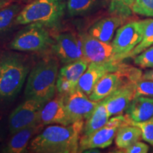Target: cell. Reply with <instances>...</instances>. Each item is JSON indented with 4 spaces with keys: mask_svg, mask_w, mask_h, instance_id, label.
I'll return each instance as SVG.
<instances>
[{
    "mask_svg": "<svg viewBox=\"0 0 153 153\" xmlns=\"http://www.w3.org/2000/svg\"><path fill=\"white\" fill-rule=\"evenodd\" d=\"M84 125V121H78L68 126H48L31 139L28 150L35 153L79 152Z\"/></svg>",
    "mask_w": 153,
    "mask_h": 153,
    "instance_id": "6da1fadb",
    "label": "cell"
},
{
    "mask_svg": "<svg viewBox=\"0 0 153 153\" xmlns=\"http://www.w3.org/2000/svg\"><path fill=\"white\" fill-rule=\"evenodd\" d=\"M30 71L26 56L14 51H0V105L14 100Z\"/></svg>",
    "mask_w": 153,
    "mask_h": 153,
    "instance_id": "7a4b0ae2",
    "label": "cell"
},
{
    "mask_svg": "<svg viewBox=\"0 0 153 153\" xmlns=\"http://www.w3.org/2000/svg\"><path fill=\"white\" fill-rule=\"evenodd\" d=\"M57 57L48 56L37 62L28 75L25 89L26 99H35L47 103L54 97L58 75Z\"/></svg>",
    "mask_w": 153,
    "mask_h": 153,
    "instance_id": "3957f363",
    "label": "cell"
},
{
    "mask_svg": "<svg viewBox=\"0 0 153 153\" xmlns=\"http://www.w3.org/2000/svg\"><path fill=\"white\" fill-rule=\"evenodd\" d=\"M66 0H34L17 15L16 24L39 23L48 29H59L66 13Z\"/></svg>",
    "mask_w": 153,
    "mask_h": 153,
    "instance_id": "277c9868",
    "label": "cell"
},
{
    "mask_svg": "<svg viewBox=\"0 0 153 153\" xmlns=\"http://www.w3.org/2000/svg\"><path fill=\"white\" fill-rule=\"evenodd\" d=\"M48 28L39 23H31L22 28L9 44V49L19 52H43L52 48L54 39Z\"/></svg>",
    "mask_w": 153,
    "mask_h": 153,
    "instance_id": "5b68a950",
    "label": "cell"
},
{
    "mask_svg": "<svg viewBox=\"0 0 153 153\" xmlns=\"http://www.w3.org/2000/svg\"><path fill=\"white\" fill-rule=\"evenodd\" d=\"M143 32V20L133 21L120 26L111 42L115 60L121 62L125 60L127 55L142 41Z\"/></svg>",
    "mask_w": 153,
    "mask_h": 153,
    "instance_id": "8992f818",
    "label": "cell"
},
{
    "mask_svg": "<svg viewBox=\"0 0 153 153\" xmlns=\"http://www.w3.org/2000/svg\"><path fill=\"white\" fill-rule=\"evenodd\" d=\"M130 123L131 120L123 115L119 114L110 118L106 125L87 136H82L79 140V152L90 149L106 148L112 144L120 126Z\"/></svg>",
    "mask_w": 153,
    "mask_h": 153,
    "instance_id": "52a82bcc",
    "label": "cell"
},
{
    "mask_svg": "<svg viewBox=\"0 0 153 153\" xmlns=\"http://www.w3.org/2000/svg\"><path fill=\"white\" fill-rule=\"evenodd\" d=\"M51 48L63 64L85 60L80 35L76 36L72 32H65L55 36Z\"/></svg>",
    "mask_w": 153,
    "mask_h": 153,
    "instance_id": "ba28073f",
    "label": "cell"
},
{
    "mask_svg": "<svg viewBox=\"0 0 153 153\" xmlns=\"http://www.w3.org/2000/svg\"><path fill=\"white\" fill-rule=\"evenodd\" d=\"M45 104L35 99H26L17 106L9 117V127L11 135L39 122L40 113Z\"/></svg>",
    "mask_w": 153,
    "mask_h": 153,
    "instance_id": "9c48e42d",
    "label": "cell"
},
{
    "mask_svg": "<svg viewBox=\"0 0 153 153\" xmlns=\"http://www.w3.org/2000/svg\"><path fill=\"white\" fill-rule=\"evenodd\" d=\"M63 97L72 123L87 120L99 103L91 101L77 87L72 93Z\"/></svg>",
    "mask_w": 153,
    "mask_h": 153,
    "instance_id": "30bf717a",
    "label": "cell"
},
{
    "mask_svg": "<svg viewBox=\"0 0 153 153\" xmlns=\"http://www.w3.org/2000/svg\"><path fill=\"white\" fill-rule=\"evenodd\" d=\"M88 65V61L83 59L68 63L61 68L56 82L58 94L65 97L75 90L80 77L86 71Z\"/></svg>",
    "mask_w": 153,
    "mask_h": 153,
    "instance_id": "8fae6325",
    "label": "cell"
},
{
    "mask_svg": "<svg viewBox=\"0 0 153 153\" xmlns=\"http://www.w3.org/2000/svg\"><path fill=\"white\" fill-rule=\"evenodd\" d=\"M123 64L118 61H109L103 63H89L86 71L78 82L77 88L89 97L96 84L108 72L119 70Z\"/></svg>",
    "mask_w": 153,
    "mask_h": 153,
    "instance_id": "7c38bea8",
    "label": "cell"
},
{
    "mask_svg": "<svg viewBox=\"0 0 153 153\" xmlns=\"http://www.w3.org/2000/svg\"><path fill=\"white\" fill-rule=\"evenodd\" d=\"M85 58L88 62L103 63L116 61L111 43L102 42L88 33L80 34Z\"/></svg>",
    "mask_w": 153,
    "mask_h": 153,
    "instance_id": "4fadbf2b",
    "label": "cell"
},
{
    "mask_svg": "<svg viewBox=\"0 0 153 153\" xmlns=\"http://www.w3.org/2000/svg\"><path fill=\"white\" fill-rule=\"evenodd\" d=\"M135 82L128 80L109 96L103 99L110 116H117L126 110L135 97Z\"/></svg>",
    "mask_w": 153,
    "mask_h": 153,
    "instance_id": "5bb4252c",
    "label": "cell"
},
{
    "mask_svg": "<svg viewBox=\"0 0 153 153\" xmlns=\"http://www.w3.org/2000/svg\"><path fill=\"white\" fill-rule=\"evenodd\" d=\"M39 122L43 126L51 124L68 126L71 120L64 103V97L57 94L44 104L40 113Z\"/></svg>",
    "mask_w": 153,
    "mask_h": 153,
    "instance_id": "9a60e30c",
    "label": "cell"
},
{
    "mask_svg": "<svg viewBox=\"0 0 153 153\" xmlns=\"http://www.w3.org/2000/svg\"><path fill=\"white\" fill-rule=\"evenodd\" d=\"M125 19L111 15L96 22L88 30V33L99 41L111 43L114 34L120 26L123 25Z\"/></svg>",
    "mask_w": 153,
    "mask_h": 153,
    "instance_id": "2e32d148",
    "label": "cell"
},
{
    "mask_svg": "<svg viewBox=\"0 0 153 153\" xmlns=\"http://www.w3.org/2000/svg\"><path fill=\"white\" fill-rule=\"evenodd\" d=\"M43 125L40 122L32 124L16 132L2 150L5 153H23L28 152V146L31 137L41 131Z\"/></svg>",
    "mask_w": 153,
    "mask_h": 153,
    "instance_id": "e0dca14e",
    "label": "cell"
},
{
    "mask_svg": "<svg viewBox=\"0 0 153 153\" xmlns=\"http://www.w3.org/2000/svg\"><path fill=\"white\" fill-rule=\"evenodd\" d=\"M131 122L146 121L153 117V98L146 96L135 97L126 110Z\"/></svg>",
    "mask_w": 153,
    "mask_h": 153,
    "instance_id": "ac0fdd59",
    "label": "cell"
},
{
    "mask_svg": "<svg viewBox=\"0 0 153 153\" xmlns=\"http://www.w3.org/2000/svg\"><path fill=\"white\" fill-rule=\"evenodd\" d=\"M109 4V0H67L66 13L70 17L90 16Z\"/></svg>",
    "mask_w": 153,
    "mask_h": 153,
    "instance_id": "d6986e66",
    "label": "cell"
},
{
    "mask_svg": "<svg viewBox=\"0 0 153 153\" xmlns=\"http://www.w3.org/2000/svg\"><path fill=\"white\" fill-rule=\"evenodd\" d=\"M111 118L106 106L101 100L84 125L82 136H87L94 133L108 123Z\"/></svg>",
    "mask_w": 153,
    "mask_h": 153,
    "instance_id": "ffe728a7",
    "label": "cell"
},
{
    "mask_svg": "<svg viewBox=\"0 0 153 153\" xmlns=\"http://www.w3.org/2000/svg\"><path fill=\"white\" fill-rule=\"evenodd\" d=\"M142 137V131L136 126L128 123L120 126L115 137L116 146L121 150H125Z\"/></svg>",
    "mask_w": 153,
    "mask_h": 153,
    "instance_id": "44dd1931",
    "label": "cell"
},
{
    "mask_svg": "<svg viewBox=\"0 0 153 153\" xmlns=\"http://www.w3.org/2000/svg\"><path fill=\"white\" fill-rule=\"evenodd\" d=\"M24 4L12 2L0 10V37L9 31L16 24V18Z\"/></svg>",
    "mask_w": 153,
    "mask_h": 153,
    "instance_id": "7402d4cb",
    "label": "cell"
},
{
    "mask_svg": "<svg viewBox=\"0 0 153 153\" xmlns=\"http://www.w3.org/2000/svg\"><path fill=\"white\" fill-rule=\"evenodd\" d=\"M143 21L144 25V32L142 41L131 53L127 55L126 59L128 57L136 56L153 45V19H145Z\"/></svg>",
    "mask_w": 153,
    "mask_h": 153,
    "instance_id": "603a6c76",
    "label": "cell"
},
{
    "mask_svg": "<svg viewBox=\"0 0 153 153\" xmlns=\"http://www.w3.org/2000/svg\"><path fill=\"white\" fill-rule=\"evenodd\" d=\"M135 0H109L108 11L111 15H116L127 19L133 14V6Z\"/></svg>",
    "mask_w": 153,
    "mask_h": 153,
    "instance_id": "cb8c5ba5",
    "label": "cell"
},
{
    "mask_svg": "<svg viewBox=\"0 0 153 153\" xmlns=\"http://www.w3.org/2000/svg\"><path fill=\"white\" fill-rule=\"evenodd\" d=\"M133 62L141 68H153V45L134 57Z\"/></svg>",
    "mask_w": 153,
    "mask_h": 153,
    "instance_id": "d4e9b609",
    "label": "cell"
},
{
    "mask_svg": "<svg viewBox=\"0 0 153 153\" xmlns=\"http://www.w3.org/2000/svg\"><path fill=\"white\" fill-rule=\"evenodd\" d=\"M133 13L140 16L153 17V0H135Z\"/></svg>",
    "mask_w": 153,
    "mask_h": 153,
    "instance_id": "484cf974",
    "label": "cell"
},
{
    "mask_svg": "<svg viewBox=\"0 0 153 153\" xmlns=\"http://www.w3.org/2000/svg\"><path fill=\"white\" fill-rule=\"evenodd\" d=\"M131 124L136 126L142 131V138L145 142L148 143L153 147V117L144 122L134 123L131 122Z\"/></svg>",
    "mask_w": 153,
    "mask_h": 153,
    "instance_id": "4316f807",
    "label": "cell"
},
{
    "mask_svg": "<svg viewBox=\"0 0 153 153\" xmlns=\"http://www.w3.org/2000/svg\"><path fill=\"white\" fill-rule=\"evenodd\" d=\"M135 97L139 96L153 97V80H137L135 82Z\"/></svg>",
    "mask_w": 153,
    "mask_h": 153,
    "instance_id": "83f0119b",
    "label": "cell"
},
{
    "mask_svg": "<svg viewBox=\"0 0 153 153\" xmlns=\"http://www.w3.org/2000/svg\"><path fill=\"white\" fill-rule=\"evenodd\" d=\"M123 150L126 153H147L149 151V146L144 143L137 141Z\"/></svg>",
    "mask_w": 153,
    "mask_h": 153,
    "instance_id": "f1b7e54d",
    "label": "cell"
},
{
    "mask_svg": "<svg viewBox=\"0 0 153 153\" xmlns=\"http://www.w3.org/2000/svg\"><path fill=\"white\" fill-rule=\"evenodd\" d=\"M143 80H153V68L146 70L141 76V79Z\"/></svg>",
    "mask_w": 153,
    "mask_h": 153,
    "instance_id": "f546056e",
    "label": "cell"
},
{
    "mask_svg": "<svg viewBox=\"0 0 153 153\" xmlns=\"http://www.w3.org/2000/svg\"><path fill=\"white\" fill-rule=\"evenodd\" d=\"M11 0H0V10L12 3Z\"/></svg>",
    "mask_w": 153,
    "mask_h": 153,
    "instance_id": "4dcf8cb0",
    "label": "cell"
},
{
    "mask_svg": "<svg viewBox=\"0 0 153 153\" xmlns=\"http://www.w3.org/2000/svg\"><path fill=\"white\" fill-rule=\"evenodd\" d=\"M11 1H12L13 2L20 3V4H22L26 5V4H28L33 1L34 0H11Z\"/></svg>",
    "mask_w": 153,
    "mask_h": 153,
    "instance_id": "1f68e13d",
    "label": "cell"
}]
</instances>
